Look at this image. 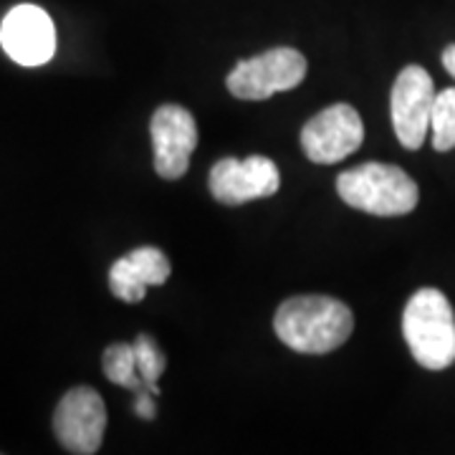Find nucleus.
Masks as SVG:
<instances>
[{"mask_svg":"<svg viewBox=\"0 0 455 455\" xmlns=\"http://www.w3.org/2000/svg\"><path fill=\"white\" fill-rule=\"evenodd\" d=\"M307 71H309V64L304 53L281 46V49L259 53L253 59L238 61L235 68L228 74L226 84L228 92L235 99L263 101L278 92L296 89L307 79Z\"/></svg>","mask_w":455,"mask_h":455,"instance_id":"20e7f679","label":"nucleus"},{"mask_svg":"<svg viewBox=\"0 0 455 455\" xmlns=\"http://www.w3.org/2000/svg\"><path fill=\"white\" fill-rule=\"evenodd\" d=\"M337 190L349 208L379 218L407 215L420 200L415 180L405 170L385 163H364L341 172Z\"/></svg>","mask_w":455,"mask_h":455,"instance_id":"7ed1b4c3","label":"nucleus"},{"mask_svg":"<svg viewBox=\"0 0 455 455\" xmlns=\"http://www.w3.org/2000/svg\"><path fill=\"white\" fill-rule=\"evenodd\" d=\"M0 46L20 66L49 64L56 53L53 20L38 5H16L0 23Z\"/></svg>","mask_w":455,"mask_h":455,"instance_id":"9d476101","label":"nucleus"},{"mask_svg":"<svg viewBox=\"0 0 455 455\" xmlns=\"http://www.w3.org/2000/svg\"><path fill=\"white\" fill-rule=\"evenodd\" d=\"M152 147H155V170L164 180H180L197 147L196 116L180 104H164L152 114L149 122Z\"/></svg>","mask_w":455,"mask_h":455,"instance_id":"1a4fd4ad","label":"nucleus"},{"mask_svg":"<svg viewBox=\"0 0 455 455\" xmlns=\"http://www.w3.org/2000/svg\"><path fill=\"white\" fill-rule=\"evenodd\" d=\"M101 367H104L107 379L119 385V387H127V390L134 392L140 385H145V379L137 372L134 344H124V341L109 344L101 355Z\"/></svg>","mask_w":455,"mask_h":455,"instance_id":"9b49d317","label":"nucleus"},{"mask_svg":"<svg viewBox=\"0 0 455 455\" xmlns=\"http://www.w3.org/2000/svg\"><path fill=\"white\" fill-rule=\"evenodd\" d=\"M134 344V355H137V372L145 379V385L155 395H160V377H163L164 367H167V357L160 349V344L152 339L149 334H140Z\"/></svg>","mask_w":455,"mask_h":455,"instance_id":"ddd939ff","label":"nucleus"},{"mask_svg":"<svg viewBox=\"0 0 455 455\" xmlns=\"http://www.w3.org/2000/svg\"><path fill=\"white\" fill-rule=\"evenodd\" d=\"M211 193L223 205H243L248 200L276 196L281 172L274 160L251 155L245 160L226 157L211 170Z\"/></svg>","mask_w":455,"mask_h":455,"instance_id":"6e6552de","label":"nucleus"},{"mask_svg":"<svg viewBox=\"0 0 455 455\" xmlns=\"http://www.w3.org/2000/svg\"><path fill=\"white\" fill-rule=\"evenodd\" d=\"M274 329L293 352L326 355L352 337L355 316L347 304L331 296H293L278 307Z\"/></svg>","mask_w":455,"mask_h":455,"instance_id":"f257e3e1","label":"nucleus"},{"mask_svg":"<svg viewBox=\"0 0 455 455\" xmlns=\"http://www.w3.org/2000/svg\"><path fill=\"white\" fill-rule=\"evenodd\" d=\"M155 392L149 390L147 385H140L134 390V412L142 418V420H155L157 418V403H155Z\"/></svg>","mask_w":455,"mask_h":455,"instance_id":"dca6fc26","label":"nucleus"},{"mask_svg":"<svg viewBox=\"0 0 455 455\" xmlns=\"http://www.w3.org/2000/svg\"><path fill=\"white\" fill-rule=\"evenodd\" d=\"M435 86L423 66H405L395 79L390 97L392 127L405 149H420L433 122Z\"/></svg>","mask_w":455,"mask_h":455,"instance_id":"39448f33","label":"nucleus"},{"mask_svg":"<svg viewBox=\"0 0 455 455\" xmlns=\"http://www.w3.org/2000/svg\"><path fill=\"white\" fill-rule=\"evenodd\" d=\"M364 142L362 116L349 104H331L311 116L301 130V149L316 164H334L357 152Z\"/></svg>","mask_w":455,"mask_h":455,"instance_id":"0eeeda50","label":"nucleus"},{"mask_svg":"<svg viewBox=\"0 0 455 455\" xmlns=\"http://www.w3.org/2000/svg\"><path fill=\"white\" fill-rule=\"evenodd\" d=\"M127 259L132 260V266L137 268V274L145 278L147 286H163L164 281L170 278V260L164 256L160 248L155 245H142V248H134Z\"/></svg>","mask_w":455,"mask_h":455,"instance_id":"2eb2a0df","label":"nucleus"},{"mask_svg":"<svg viewBox=\"0 0 455 455\" xmlns=\"http://www.w3.org/2000/svg\"><path fill=\"white\" fill-rule=\"evenodd\" d=\"M433 147L438 152H448L455 147V86L440 92L433 107Z\"/></svg>","mask_w":455,"mask_h":455,"instance_id":"f8f14e48","label":"nucleus"},{"mask_svg":"<svg viewBox=\"0 0 455 455\" xmlns=\"http://www.w3.org/2000/svg\"><path fill=\"white\" fill-rule=\"evenodd\" d=\"M403 334L415 362L425 370H448L455 362V314L438 289H420L410 296Z\"/></svg>","mask_w":455,"mask_h":455,"instance_id":"f03ea898","label":"nucleus"},{"mask_svg":"<svg viewBox=\"0 0 455 455\" xmlns=\"http://www.w3.org/2000/svg\"><path fill=\"white\" fill-rule=\"evenodd\" d=\"M109 289L116 299H122L127 304H137L145 299L147 281L137 274L132 260L124 256V259L114 260V266L109 268Z\"/></svg>","mask_w":455,"mask_h":455,"instance_id":"4468645a","label":"nucleus"},{"mask_svg":"<svg viewBox=\"0 0 455 455\" xmlns=\"http://www.w3.org/2000/svg\"><path fill=\"white\" fill-rule=\"evenodd\" d=\"M107 430V407L97 390L79 385L61 397L53 412V433L59 445L76 455H94Z\"/></svg>","mask_w":455,"mask_h":455,"instance_id":"423d86ee","label":"nucleus"},{"mask_svg":"<svg viewBox=\"0 0 455 455\" xmlns=\"http://www.w3.org/2000/svg\"><path fill=\"white\" fill-rule=\"evenodd\" d=\"M443 66H445V71L455 79V44H451L448 49L443 51Z\"/></svg>","mask_w":455,"mask_h":455,"instance_id":"f3484780","label":"nucleus"}]
</instances>
